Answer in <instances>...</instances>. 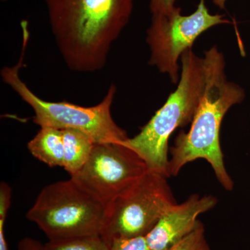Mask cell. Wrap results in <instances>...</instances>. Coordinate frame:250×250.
Masks as SVG:
<instances>
[{
    "label": "cell",
    "mask_w": 250,
    "mask_h": 250,
    "mask_svg": "<svg viewBox=\"0 0 250 250\" xmlns=\"http://www.w3.org/2000/svg\"><path fill=\"white\" fill-rule=\"evenodd\" d=\"M181 13V8L176 6L168 14L152 15L146 37L150 49L149 65L167 75L172 83H178L180 79L179 59L192 49L197 38L214 26L230 23L223 15L210 14L205 0H200L192 14Z\"/></svg>",
    "instance_id": "52a82bcc"
},
{
    "label": "cell",
    "mask_w": 250,
    "mask_h": 250,
    "mask_svg": "<svg viewBox=\"0 0 250 250\" xmlns=\"http://www.w3.org/2000/svg\"><path fill=\"white\" fill-rule=\"evenodd\" d=\"M218 199L213 195H190L182 204L176 203L159 219L146 236L152 250H169L191 232L199 215L214 208Z\"/></svg>",
    "instance_id": "9c48e42d"
},
{
    "label": "cell",
    "mask_w": 250,
    "mask_h": 250,
    "mask_svg": "<svg viewBox=\"0 0 250 250\" xmlns=\"http://www.w3.org/2000/svg\"><path fill=\"white\" fill-rule=\"evenodd\" d=\"M205 85L198 106L187 132L182 131L170 148L168 175L177 176L184 166L205 159L211 166L219 183L233 190V181L227 170L220 146V133L224 117L230 108L246 97L239 85L228 80L225 61L216 46L206 51L203 58Z\"/></svg>",
    "instance_id": "7a4b0ae2"
},
{
    "label": "cell",
    "mask_w": 250,
    "mask_h": 250,
    "mask_svg": "<svg viewBox=\"0 0 250 250\" xmlns=\"http://www.w3.org/2000/svg\"><path fill=\"white\" fill-rule=\"evenodd\" d=\"M27 147L34 157L49 167H63L64 144L62 131L52 127H41L28 143Z\"/></svg>",
    "instance_id": "30bf717a"
},
{
    "label": "cell",
    "mask_w": 250,
    "mask_h": 250,
    "mask_svg": "<svg viewBox=\"0 0 250 250\" xmlns=\"http://www.w3.org/2000/svg\"><path fill=\"white\" fill-rule=\"evenodd\" d=\"M147 170L145 161L122 143H95L83 168L70 177L107 205Z\"/></svg>",
    "instance_id": "ba28073f"
},
{
    "label": "cell",
    "mask_w": 250,
    "mask_h": 250,
    "mask_svg": "<svg viewBox=\"0 0 250 250\" xmlns=\"http://www.w3.org/2000/svg\"><path fill=\"white\" fill-rule=\"evenodd\" d=\"M56 45L69 69L103 70L127 25L134 0H45Z\"/></svg>",
    "instance_id": "6da1fadb"
},
{
    "label": "cell",
    "mask_w": 250,
    "mask_h": 250,
    "mask_svg": "<svg viewBox=\"0 0 250 250\" xmlns=\"http://www.w3.org/2000/svg\"><path fill=\"white\" fill-rule=\"evenodd\" d=\"M176 0H149V9L152 15L166 14L176 7Z\"/></svg>",
    "instance_id": "2e32d148"
},
{
    "label": "cell",
    "mask_w": 250,
    "mask_h": 250,
    "mask_svg": "<svg viewBox=\"0 0 250 250\" xmlns=\"http://www.w3.org/2000/svg\"><path fill=\"white\" fill-rule=\"evenodd\" d=\"M63 168L74 177L83 168L89 159L95 143L88 135L76 129H64Z\"/></svg>",
    "instance_id": "8fae6325"
},
{
    "label": "cell",
    "mask_w": 250,
    "mask_h": 250,
    "mask_svg": "<svg viewBox=\"0 0 250 250\" xmlns=\"http://www.w3.org/2000/svg\"><path fill=\"white\" fill-rule=\"evenodd\" d=\"M180 60L182 72L176 90L139 134L121 143L134 151L149 170L167 178L169 139L177 128L191 123L205 85L203 59L190 49Z\"/></svg>",
    "instance_id": "3957f363"
},
{
    "label": "cell",
    "mask_w": 250,
    "mask_h": 250,
    "mask_svg": "<svg viewBox=\"0 0 250 250\" xmlns=\"http://www.w3.org/2000/svg\"><path fill=\"white\" fill-rule=\"evenodd\" d=\"M169 250H211L206 236L204 224L199 220L191 232Z\"/></svg>",
    "instance_id": "4fadbf2b"
},
{
    "label": "cell",
    "mask_w": 250,
    "mask_h": 250,
    "mask_svg": "<svg viewBox=\"0 0 250 250\" xmlns=\"http://www.w3.org/2000/svg\"><path fill=\"white\" fill-rule=\"evenodd\" d=\"M227 0H213V4L218 6L220 9H225V3Z\"/></svg>",
    "instance_id": "d6986e66"
},
{
    "label": "cell",
    "mask_w": 250,
    "mask_h": 250,
    "mask_svg": "<svg viewBox=\"0 0 250 250\" xmlns=\"http://www.w3.org/2000/svg\"><path fill=\"white\" fill-rule=\"evenodd\" d=\"M106 205L73 177L41 190L26 217L49 241L101 235Z\"/></svg>",
    "instance_id": "5b68a950"
},
{
    "label": "cell",
    "mask_w": 250,
    "mask_h": 250,
    "mask_svg": "<svg viewBox=\"0 0 250 250\" xmlns=\"http://www.w3.org/2000/svg\"><path fill=\"white\" fill-rule=\"evenodd\" d=\"M45 250H111L101 235L48 241L45 244Z\"/></svg>",
    "instance_id": "7c38bea8"
},
{
    "label": "cell",
    "mask_w": 250,
    "mask_h": 250,
    "mask_svg": "<svg viewBox=\"0 0 250 250\" xmlns=\"http://www.w3.org/2000/svg\"><path fill=\"white\" fill-rule=\"evenodd\" d=\"M111 250H152L146 236L117 238L109 243Z\"/></svg>",
    "instance_id": "5bb4252c"
},
{
    "label": "cell",
    "mask_w": 250,
    "mask_h": 250,
    "mask_svg": "<svg viewBox=\"0 0 250 250\" xmlns=\"http://www.w3.org/2000/svg\"><path fill=\"white\" fill-rule=\"evenodd\" d=\"M4 220H0V250H9L4 233Z\"/></svg>",
    "instance_id": "ac0fdd59"
},
{
    "label": "cell",
    "mask_w": 250,
    "mask_h": 250,
    "mask_svg": "<svg viewBox=\"0 0 250 250\" xmlns=\"http://www.w3.org/2000/svg\"><path fill=\"white\" fill-rule=\"evenodd\" d=\"M11 188L9 184H0V219L6 220L11 206Z\"/></svg>",
    "instance_id": "9a60e30c"
},
{
    "label": "cell",
    "mask_w": 250,
    "mask_h": 250,
    "mask_svg": "<svg viewBox=\"0 0 250 250\" xmlns=\"http://www.w3.org/2000/svg\"><path fill=\"white\" fill-rule=\"evenodd\" d=\"M18 250H45V248L37 240L26 237L18 243Z\"/></svg>",
    "instance_id": "e0dca14e"
},
{
    "label": "cell",
    "mask_w": 250,
    "mask_h": 250,
    "mask_svg": "<svg viewBox=\"0 0 250 250\" xmlns=\"http://www.w3.org/2000/svg\"><path fill=\"white\" fill-rule=\"evenodd\" d=\"M164 174L147 170L107 204L101 236L108 245L117 238L146 236L177 202Z\"/></svg>",
    "instance_id": "8992f818"
},
{
    "label": "cell",
    "mask_w": 250,
    "mask_h": 250,
    "mask_svg": "<svg viewBox=\"0 0 250 250\" xmlns=\"http://www.w3.org/2000/svg\"><path fill=\"white\" fill-rule=\"evenodd\" d=\"M22 48L17 64L1 70L3 82L34 111V123L41 127L78 130L88 135L95 143H121L127 134L113 119L111 106L116 95V85L111 84L98 104L83 106L67 101L49 102L39 98L20 76L29 41V31L22 32Z\"/></svg>",
    "instance_id": "277c9868"
}]
</instances>
